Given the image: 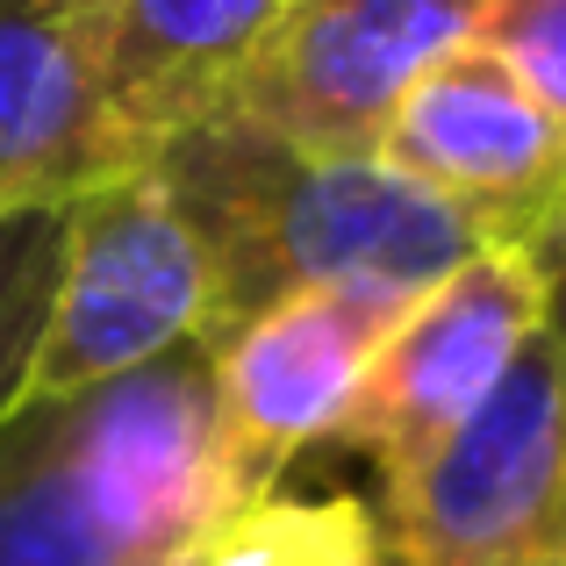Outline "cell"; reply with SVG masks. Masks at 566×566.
<instances>
[{"instance_id": "1", "label": "cell", "mask_w": 566, "mask_h": 566, "mask_svg": "<svg viewBox=\"0 0 566 566\" xmlns=\"http://www.w3.org/2000/svg\"><path fill=\"white\" fill-rule=\"evenodd\" d=\"M144 166L180 201L208 265L201 352L302 287H374L416 302L488 251L459 208L409 187L380 158H308L222 115L172 129Z\"/></svg>"}, {"instance_id": "2", "label": "cell", "mask_w": 566, "mask_h": 566, "mask_svg": "<svg viewBox=\"0 0 566 566\" xmlns=\"http://www.w3.org/2000/svg\"><path fill=\"white\" fill-rule=\"evenodd\" d=\"M230 516L201 345L0 423V566H144Z\"/></svg>"}, {"instance_id": "3", "label": "cell", "mask_w": 566, "mask_h": 566, "mask_svg": "<svg viewBox=\"0 0 566 566\" xmlns=\"http://www.w3.org/2000/svg\"><path fill=\"white\" fill-rule=\"evenodd\" d=\"M566 366L531 337L502 387L380 495L387 566H559Z\"/></svg>"}, {"instance_id": "4", "label": "cell", "mask_w": 566, "mask_h": 566, "mask_svg": "<svg viewBox=\"0 0 566 566\" xmlns=\"http://www.w3.org/2000/svg\"><path fill=\"white\" fill-rule=\"evenodd\" d=\"M201 331H208L201 244H193L166 180L151 166H129L115 180L72 193L65 265H57L51 323H43L22 401L123 380L180 345H201Z\"/></svg>"}, {"instance_id": "5", "label": "cell", "mask_w": 566, "mask_h": 566, "mask_svg": "<svg viewBox=\"0 0 566 566\" xmlns=\"http://www.w3.org/2000/svg\"><path fill=\"white\" fill-rule=\"evenodd\" d=\"M481 0H294L208 115L308 158H374L395 101L473 43Z\"/></svg>"}, {"instance_id": "6", "label": "cell", "mask_w": 566, "mask_h": 566, "mask_svg": "<svg viewBox=\"0 0 566 566\" xmlns=\"http://www.w3.org/2000/svg\"><path fill=\"white\" fill-rule=\"evenodd\" d=\"M538 323H545L538 265L510 244L473 251L467 265H452L438 287L416 294L395 316L331 444L374 459L387 495L495 395L502 374L538 337Z\"/></svg>"}, {"instance_id": "7", "label": "cell", "mask_w": 566, "mask_h": 566, "mask_svg": "<svg viewBox=\"0 0 566 566\" xmlns=\"http://www.w3.org/2000/svg\"><path fill=\"white\" fill-rule=\"evenodd\" d=\"M374 158L510 251H531L566 216V123L481 43L444 51L395 101Z\"/></svg>"}, {"instance_id": "8", "label": "cell", "mask_w": 566, "mask_h": 566, "mask_svg": "<svg viewBox=\"0 0 566 566\" xmlns=\"http://www.w3.org/2000/svg\"><path fill=\"white\" fill-rule=\"evenodd\" d=\"M409 302L374 287H302L287 302L259 308L244 331H230L208 352L216 374V467L237 510L265 502L280 473L331 444L359 395L366 359Z\"/></svg>"}, {"instance_id": "9", "label": "cell", "mask_w": 566, "mask_h": 566, "mask_svg": "<svg viewBox=\"0 0 566 566\" xmlns=\"http://www.w3.org/2000/svg\"><path fill=\"white\" fill-rule=\"evenodd\" d=\"M294 0H123L101 72V166L129 172L222 101L230 72Z\"/></svg>"}, {"instance_id": "10", "label": "cell", "mask_w": 566, "mask_h": 566, "mask_svg": "<svg viewBox=\"0 0 566 566\" xmlns=\"http://www.w3.org/2000/svg\"><path fill=\"white\" fill-rule=\"evenodd\" d=\"M101 180V108L72 0H0V208L72 201Z\"/></svg>"}, {"instance_id": "11", "label": "cell", "mask_w": 566, "mask_h": 566, "mask_svg": "<svg viewBox=\"0 0 566 566\" xmlns=\"http://www.w3.org/2000/svg\"><path fill=\"white\" fill-rule=\"evenodd\" d=\"M201 566H387L366 495H265L208 538Z\"/></svg>"}, {"instance_id": "12", "label": "cell", "mask_w": 566, "mask_h": 566, "mask_svg": "<svg viewBox=\"0 0 566 566\" xmlns=\"http://www.w3.org/2000/svg\"><path fill=\"white\" fill-rule=\"evenodd\" d=\"M65 216L72 201L0 208V423L29 395V366H36L57 265H65Z\"/></svg>"}, {"instance_id": "13", "label": "cell", "mask_w": 566, "mask_h": 566, "mask_svg": "<svg viewBox=\"0 0 566 566\" xmlns=\"http://www.w3.org/2000/svg\"><path fill=\"white\" fill-rule=\"evenodd\" d=\"M473 43L516 72L545 115L566 123V0H481Z\"/></svg>"}, {"instance_id": "14", "label": "cell", "mask_w": 566, "mask_h": 566, "mask_svg": "<svg viewBox=\"0 0 566 566\" xmlns=\"http://www.w3.org/2000/svg\"><path fill=\"white\" fill-rule=\"evenodd\" d=\"M531 265H538V302H545V323H538V337L559 352V366H566V216L553 222V230L538 237V244L524 251Z\"/></svg>"}, {"instance_id": "15", "label": "cell", "mask_w": 566, "mask_h": 566, "mask_svg": "<svg viewBox=\"0 0 566 566\" xmlns=\"http://www.w3.org/2000/svg\"><path fill=\"white\" fill-rule=\"evenodd\" d=\"M208 545H187V553H166V559H144V566H201Z\"/></svg>"}, {"instance_id": "16", "label": "cell", "mask_w": 566, "mask_h": 566, "mask_svg": "<svg viewBox=\"0 0 566 566\" xmlns=\"http://www.w3.org/2000/svg\"><path fill=\"white\" fill-rule=\"evenodd\" d=\"M559 559H566V495H559Z\"/></svg>"}]
</instances>
